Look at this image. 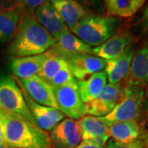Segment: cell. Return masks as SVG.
<instances>
[{"instance_id":"1","label":"cell","mask_w":148,"mask_h":148,"mask_svg":"<svg viewBox=\"0 0 148 148\" xmlns=\"http://www.w3.org/2000/svg\"><path fill=\"white\" fill-rule=\"evenodd\" d=\"M52 37L39 23L34 14L21 12L16 34L8 46L13 57H27L47 52L55 45Z\"/></svg>"},{"instance_id":"2","label":"cell","mask_w":148,"mask_h":148,"mask_svg":"<svg viewBox=\"0 0 148 148\" xmlns=\"http://www.w3.org/2000/svg\"><path fill=\"white\" fill-rule=\"evenodd\" d=\"M0 126L9 147L51 148L47 132L18 114L0 110Z\"/></svg>"},{"instance_id":"3","label":"cell","mask_w":148,"mask_h":148,"mask_svg":"<svg viewBox=\"0 0 148 148\" xmlns=\"http://www.w3.org/2000/svg\"><path fill=\"white\" fill-rule=\"evenodd\" d=\"M117 27L118 20L113 16L86 14L70 31L90 47H97L114 35Z\"/></svg>"},{"instance_id":"4","label":"cell","mask_w":148,"mask_h":148,"mask_svg":"<svg viewBox=\"0 0 148 148\" xmlns=\"http://www.w3.org/2000/svg\"><path fill=\"white\" fill-rule=\"evenodd\" d=\"M145 92L143 86L127 82L123 96L115 108L106 116L100 117L109 127L118 122L136 120L143 109Z\"/></svg>"},{"instance_id":"5","label":"cell","mask_w":148,"mask_h":148,"mask_svg":"<svg viewBox=\"0 0 148 148\" xmlns=\"http://www.w3.org/2000/svg\"><path fill=\"white\" fill-rule=\"evenodd\" d=\"M0 110L18 114L36 125L20 86L13 77L4 73H0Z\"/></svg>"},{"instance_id":"6","label":"cell","mask_w":148,"mask_h":148,"mask_svg":"<svg viewBox=\"0 0 148 148\" xmlns=\"http://www.w3.org/2000/svg\"><path fill=\"white\" fill-rule=\"evenodd\" d=\"M60 110L72 119H80L85 114V104L81 100L77 82L52 87Z\"/></svg>"},{"instance_id":"7","label":"cell","mask_w":148,"mask_h":148,"mask_svg":"<svg viewBox=\"0 0 148 148\" xmlns=\"http://www.w3.org/2000/svg\"><path fill=\"white\" fill-rule=\"evenodd\" d=\"M123 92L120 83L107 84L96 98L85 104V114L95 117L106 116L119 104Z\"/></svg>"},{"instance_id":"8","label":"cell","mask_w":148,"mask_h":148,"mask_svg":"<svg viewBox=\"0 0 148 148\" xmlns=\"http://www.w3.org/2000/svg\"><path fill=\"white\" fill-rule=\"evenodd\" d=\"M57 54L67 61L69 70L77 81L83 80L92 74L103 71L107 64L106 60L93 54Z\"/></svg>"},{"instance_id":"9","label":"cell","mask_w":148,"mask_h":148,"mask_svg":"<svg viewBox=\"0 0 148 148\" xmlns=\"http://www.w3.org/2000/svg\"><path fill=\"white\" fill-rule=\"evenodd\" d=\"M14 78L21 89L25 90L33 101L43 106L58 109L52 86L40 77L36 75L27 79Z\"/></svg>"},{"instance_id":"10","label":"cell","mask_w":148,"mask_h":148,"mask_svg":"<svg viewBox=\"0 0 148 148\" xmlns=\"http://www.w3.org/2000/svg\"><path fill=\"white\" fill-rule=\"evenodd\" d=\"M49 136L52 148H75L82 139L77 123L69 118L59 122Z\"/></svg>"},{"instance_id":"11","label":"cell","mask_w":148,"mask_h":148,"mask_svg":"<svg viewBox=\"0 0 148 148\" xmlns=\"http://www.w3.org/2000/svg\"><path fill=\"white\" fill-rule=\"evenodd\" d=\"M22 93L36 126L40 129L45 132L51 131L59 122L65 119V115L58 109L37 103L33 101L24 90H22Z\"/></svg>"},{"instance_id":"12","label":"cell","mask_w":148,"mask_h":148,"mask_svg":"<svg viewBox=\"0 0 148 148\" xmlns=\"http://www.w3.org/2000/svg\"><path fill=\"white\" fill-rule=\"evenodd\" d=\"M133 39V36L128 32H119L113 35L101 45L93 48L91 54L100 57L106 61L114 59L119 57L130 48Z\"/></svg>"},{"instance_id":"13","label":"cell","mask_w":148,"mask_h":148,"mask_svg":"<svg viewBox=\"0 0 148 148\" xmlns=\"http://www.w3.org/2000/svg\"><path fill=\"white\" fill-rule=\"evenodd\" d=\"M34 15L39 23L42 26L48 33L56 40H58L65 32H69L66 26L58 12L50 4L49 0H46L35 11Z\"/></svg>"},{"instance_id":"14","label":"cell","mask_w":148,"mask_h":148,"mask_svg":"<svg viewBox=\"0 0 148 148\" xmlns=\"http://www.w3.org/2000/svg\"><path fill=\"white\" fill-rule=\"evenodd\" d=\"M45 53L27 57H13L11 58L9 68L12 74L18 79H27L38 75L43 64L49 56Z\"/></svg>"},{"instance_id":"15","label":"cell","mask_w":148,"mask_h":148,"mask_svg":"<svg viewBox=\"0 0 148 148\" xmlns=\"http://www.w3.org/2000/svg\"><path fill=\"white\" fill-rule=\"evenodd\" d=\"M82 140H91L106 145L109 141L108 126L100 117L84 115L77 121Z\"/></svg>"},{"instance_id":"16","label":"cell","mask_w":148,"mask_h":148,"mask_svg":"<svg viewBox=\"0 0 148 148\" xmlns=\"http://www.w3.org/2000/svg\"><path fill=\"white\" fill-rule=\"evenodd\" d=\"M49 2L70 30L87 14L84 7L76 0H49Z\"/></svg>"},{"instance_id":"17","label":"cell","mask_w":148,"mask_h":148,"mask_svg":"<svg viewBox=\"0 0 148 148\" xmlns=\"http://www.w3.org/2000/svg\"><path fill=\"white\" fill-rule=\"evenodd\" d=\"M134 56V50L130 47L119 57L107 61L105 73L109 83H119L126 78L130 71L132 59Z\"/></svg>"},{"instance_id":"18","label":"cell","mask_w":148,"mask_h":148,"mask_svg":"<svg viewBox=\"0 0 148 148\" xmlns=\"http://www.w3.org/2000/svg\"><path fill=\"white\" fill-rule=\"evenodd\" d=\"M49 49L60 54H91L92 52V48L90 45L69 31L56 40L55 45Z\"/></svg>"},{"instance_id":"19","label":"cell","mask_w":148,"mask_h":148,"mask_svg":"<svg viewBox=\"0 0 148 148\" xmlns=\"http://www.w3.org/2000/svg\"><path fill=\"white\" fill-rule=\"evenodd\" d=\"M77 82L81 100L86 104L100 95L107 85V76L105 71H101L85 79Z\"/></svg>"},{"instance_id":"20","label":"cell","mask_w":148,"mask_h":148,"mask_svg":"<svg viewBox=\"0 0 148 148\" xmlns=\"http://www.w3.org/2000/svg\"><path fill=\"white\" fill-rule=\"evenodd\" d=\"M108 134L118 143H129L139 139L141 127L137 120L118 122L108 127Z\"/></svg>"},{"instance_id":"21","label":"cell","mask_w":148,"mask_h":148,"mask_svg":"<svg viewBox=\"0 0 148 148\" xmlns=\"http://www.w3.org/2000/svg\"><path fill=\"white\" fill-rule=\"evenodd\" d=\"M128 82L148 85V46L142 48L132 59Z\"/></svg>"},{"instance_id":"22","label":"cell","mask_w":148,"mask_h":148,"mask_svg":"<svg viewBox=\"0 0 148 148\" xmlns=\"http://www.w3.org/2000/svg\"><path fill=\"white\" fill-rule=\"evenodd\" d=\"M22 11L18 7L0 11V44H4L15 36Z\"/></svg>"},{"instance_id":"23","label":"cell","mask_w":148,"mask_h":148,"mask_svg":"<svg viewBox=\"0 0 148 148\" xmlns=\"http://www.w3.org/2000/svg\"><path fill=\"white\" fill-rule=\"evenodd\" d=\"M108 14L127 18L141 9L146 0H103Z\"/></svg>"},{"instance_id":"24","label":"cell","mask_w":148,"mask_h":148,"mask_svg":"<svg viewBox=\"0 0 148 148\" xmlns=\"http://www.w3.org/2000/svg\"><path fill=\"white\" fill-rule=\"evenodd\" d=\"M48 51L49 54L38 73V76L46 82H49L61 70L69 68L67 61L62 56L53 53L50 49Z\"/></svg>"},{"instance_id":"25","label":"cell","mask_w":148,"mask_h":148,"mask_svg":"<svg viewBox=\"0 0 148 148\" xmlns=\"http://www.w3.org/2000/svg\"><path fill=\"white\" fill-rule=\"evenodd\" d=\"M74 82H77V80L72 75L69 68H66L61 70L57 75H55L48 83L52 87H55V86H59L74 83Z\"/></svg>"},{"instance_id":"26","label":"cell","mask_w":148,"mask_h":148,"mask_svg":"<svg viewBox=\"0 0 148 148\" xmlns=\"http://www.w3.org/2000/svg\"><path fill=\"white\" fill-rule=\"evenodd\" d=\"M16 7H18L22 12H28L34 14L35 11L46 0H14Z\"/></svg>"},{"instance_id":"27","label":"cell","mask_w":148,"mask_h":148,"mask_svg":"<svg viewBox=\"0 0 148 148\" xmlns=\"http://www.w3.org/2000/svg\"><path fill=\"white\" fill-rule=\"evenodd\" d=\"M106 148H147L142 138L129 143H118L113 139H109L106 144Z\"/></svg>"},{"instance_id":"28","label":"cell","mask_w":148,"mask_h":148,"mask_svg":"<svg viewBox=\"0 0 148 148\" xmlns=\"http://www.w3.org/2000/svg\"><path fill=\"white\" fill-rule=\"evenodd\" d=\"M75 148H106L105 144L101 143L91 141V140H82V142L76 147Z\"/></svg>"},{"instance_id":"29","label":"cell","mask_w":148,"mask_h":148,"mask_svg":"<svg viewBox=\"0 0 148 148\" xmlns=\"http://www.w3.org/2000/svg\"><path fill=\"white\" fill-rule=\"evenodd\" d=\"M143 107V110H144V112L146 114V115L148 118V90L147 91V93L145 94V96H144Z\"/></svg>"},{"instance_id":"30","label":"cell","mask_w":148,"mask_h":148,"mask_svg":"<svg viewBox=\"0 0 148 148\" xmlns=\"http://www.w3.org/2000/svg\"><path fill=\"white\" fill-rule=\"evenodd\" d=\"M144 21L146 23V26L147 27L148 29V4L146 8V9L144 11Z\"/></svg>"},{"instance_id":"31","label":"cell","mask_w":148,"mask_h":148,"mask_svg":"<svg viewBox=\"0 0 148 148\" xmlns=\"http://www.w3.org/2000/svg\"><path fill=\"white\" fill-rule=\"evenodd\" d=\"M143 140V142H144V143L146 144V146H147V147L148 148V132H147L144 136L143 137V138H142Z\"/></svg>"},{"instance_id":"32","label":"cell","mask_w":148,"mask_h":148,"mask_svg":"<svg viewBox=\"0 0 148 148\" xmlns=\"http://www.w3.org/2000/svg\"><path fill=\"white\" fill-rule=\"evenodd\" d=\"M0 143H4L3 137V132H2V129H1V126H0Z\"/></svg>"},{"instance_id":"33","label":"cell","mask_w":148,"mask_h":148,"mask_svg":"<svg viewBox=\"0 0 148 148\" xmlns=\"http://www.w3.org/2000/svg\"><path fill=\"white\" fill-rule=\"evenodd\" d=\"M0 148H8V147L7 146V144L5 143H0Z\"/></svg>"},{"instance_id":"34","label":"cell","mask_w":148,"mask_h":148,"mask_svg":"<svg viewBox=\"0 0 148 148\" xmlns=\"http://www.w3.org/2000/svg\"><path fill=\"white\" fill-rule=\"evenodd\" d=\"M14 2H15V1H14ZM5 1H4V0H0V7H1V6H3V5H4V4H5Z\"/></svg>"},{"instance_id":"35","label":"cell","mask_w":148,"mask_h":148,"mask_svg":"<svg viewBox=\"0 0 148 148\" xmlns=\"http://www.w3.org/2000/svg\"><path fill=\"white\" fill-rule=\"evenodd\" d=\"M76 1H77V0H76ZM79 1H81V2H82V0H79ZM89 1H90V0H89ZM77 2H78V1H77Z\"/></svg>"},{"instance_id":"36","label":"cell","mask_w":148,"mask_h":148,"mask_svg":"<svg viewBox=\"0 0 148 148\" xmlns=\"http://www.w3.org/2000/svg\"><path fill=\"white\" fill-rule=\"evenodd\" d=\"M8 148H16V147H8Z\"/></svg>"}]
</instances>
